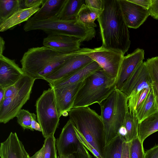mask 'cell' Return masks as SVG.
<instances>
[{"instance_id":"1","label":"cell","mask_w":158,"mask_h":158,"mask_svg":"<svg viewBox=\"0 0 158 158\" xmlns=\"http://www.w3.org/2000/svg\"><path fill=\"white\" fill-rule=\"evenodd\" d=\"M102 11L97 19L102 46L121 52L124 55L131 41L129 32L118 0H102Z\"/></svg>"},{"instance_id":"2","label":"cell","mask_w":158,"mask_h":158,"mask_svg":"<svg viewBox=\"0 0 158 158\" xmlns=\"http://www.w3.org/2000/svg\"><path fill=\"white\" fill-rule=\"evenodd\" d=\"M80 54L78 51L69 53L57 52L43 46L28 49L20 60L24 73L35 79H42L62 66L71 58Z\"/></svg>"},{"instance_id":"3","label":"cell","mask_w":158,"mask_h":158,"mask_svg":"<svg viewBox=\"0 0 158 158\" xmlns=\"http://www.w3.org/2000/svg\"><path fill=\"white\" fill-rule=\"evenodd\" d=\"M99 104L103 126V147L118 135L119 129L129 111L128 97L116 88Z\"/></svg>"},{"instance_id":"4","label":"cell","mask_w":158,"mask_h":158,"mask_svg":"<svg viewBox=\"0 0 158 158\" xmlns=\"http://www.w3.org/2000/svg\"><path fill=\"white\" fill-rule=\"evenodd\" d=\"M24 31L27 32L39 30L48 35H61L73 37L89 41L96 35L95 28L89 29L77 19L63 20L56 16L43 20L31 17L24 24Z\"/></svg>"},{"instance_id":"5","label":"cell","mask_w":158,"mask_h":158,"mask_svg":"<svg viewBox=\"0 0 158 158\" xmlns=\"http://www.w3.org/2000/svg\"><path fill=\"white\" fill-rule=\"evenodd\" d=\"M116 79L102 69L91 74L83 81L75 99L73 108L99 104L116 88Z\"/></svg>"},{"instance_id":"6","label":"cell","mask_w":158,"mask_h":158,"mask_svg":"<svg viewBox=\"0 0 158 158\" xmlns=\"http://www.w3.org/2000/svg\"><path fill=\"white\" fill-rule=\"evenodd\" d=\"M68 112L76 128L102 155L103 126L101 116L89 106L73 108Z\"/></svg>"},{"instance_id":"7","label":"cell","mask_w":158,"mask_h":158,"mask_svg":"<svg viewBox=\"0 0 158 158\" xmlns=\"http://www.w3.org/2000/svg\"><path fill=\"white\" fill-rule=\"evenodd\" d=\"M35 106L38 122L42 129L43 136L54 135L59 124L58 114L52 88L44 90L36 101Z\"/></svg>"},{"instance_id":"8","label":"cell","mask_w":158,"mask_h":158,"mask_svg":"<svg viewBox=\"0 0 158 158\" xmlns=\"http://www.w3.org/2000/svg\"><path fill=\"white\" fill-rule=\"evenodd\" d=\"M78 51L80 54L89 56L96 62L106 73L116 78L124 57V55L123 53L102 46L94 48H81Z\"/></svg>"},{"instance_id":"9","label":"cell","mask_w":158,"mask_h":158,"mask_svg":"<svg viewBox=\"0 0 158 158\" xmlns=\"http://www.w3.org/2000/svg\"><path fill=\"white\" fill-rule=\"evenodd\" d=\"M35 80L29 77L16 94L6 98L0 103V122L6 124L16 117L23 106L29 99Z\"/></svg>"},{"instance_id":"10","label":"cell","mask_w":158,"mask_h":158,"mask_svg":"<svg viewBox=\"0 0 158 158\" xmlns=\"http://www.w3.org/2000/svg\"><path fill=\"white\" fill-rule=\"evenodd\" d=\"M152 82L145 61H143L124 82L120 90L128 98L144 89H151Z\"/></svg>"},{"instance_id":"11","label":"cell","mask_w":158,"mask_h":158,"mask_svg":"<svg viewBox=\"0 0 158 158\" xmlns=\"http://www.w3.org/2000/svg\"><path fill=\"white\" fill-rule=\"evenodd\" d=\"M118 1L125 22L129 28H139L149 15L148 9L128 0Z\"/></svg>"},{"instance_id":"12","label":"cell","mask_w":158,"mask_h":158,"mask_svg":"<svg viewBox=\"0 0 158 158\" xmlns=\"http://www.w3.org/2000/svg\"><path fill=\"white\" fill-rule=\"evenodd\" d=\"M93 61L87 55L83 54L77 55L46 76L44 80L49 83L65 78Z\"/></svg>"},{"instance_id":"13","label":"cell","mask_w":158,"mask_h":158,"mask_svg":"<svg viewBox=\"0 0 158 158\" xmlns=\"http://www.w3.org/2000/svg\"><path fill=\"white\" fill-rule=\"evenodd\" d=\"M83 83L53 89L56 106L59 116H66L68 111L72 108L76 95Z\"/></svg>"},{"instance_id":"14","label":"cell","mask_w":158,"mask_h":158,"mask_svg":"<svg viewBox=\"0 0 158 158\" xmlns=\"http://www.w3.org/2000/svg\"><path fill=\"white\" fill-rule=\"evenodd\" d=\"M83 41L77 38L61 35H48L43 40L44 46L63 54L77 52L81 49Z\"/></svg>"},{"instance_id":"15","label":"cell","mask_w":158,"mask_h":158,"mask_svg":"<svg viewBox=\"0 0 158 158\" xmlns=\"http://www.w3.org/2000/svg\"><path fill=\"white\" fill-rule=\"evenodd\" d=\"M80 142L77 137L74 125L70 119L63 127L56 141V147L59 157L73 154Z\"/></svg>"},{"instance_id":"16","label":"cell","mask_w":158,"mask_h":158,"mask_svg":"<svg viewBox=\"0 0 158 158\" xmlns=\"http://www.w3.org/2000/svg\"><path fill=\"white\" fill-rule=\"evenodd\" d=\"M25 73L15 60L0 55V88L5 89L14 85Z\"/></svg>"},{"instance_id":"17","label":"cell","mask_w":158,"mask_h":158,"mask_svg":"<svg viewBox=\"0 0 158 158\" xmlns=\"http://www.w3.org/2000/svg\"><path fill=\"white\" fill-rule=\"evenodd\" d=\"M144 50L137 48L132 53L124 56L116 78V88L121 90L124 82L137 67L144 59Z\"/></svg>"},{"instance_id":"18","label":"cell","mask_w":158,"mask_h":158,"mask_svg":"<svg viewBox=\"0 0 158 158\" xmlns=\"http://www.w3.org/2000/svg\"><path fill=\"white\" fill-rule=\"evenodd\" d=\"M1 158H30L23 143L16 132H11L7 139L0 143Z\"/></svg>"},{"instance_id":"19","label":"cell","mask_w":158,"mask_h":158,"mask_svg":"<svg viewBox=\"0 0 158 158\" xmlns=\"http://www.w3.org/2000/svg\"><path fill=\"white\" fill-rule=\"evenodd\" d=\"M102 69L94 61L71 75L62 79L49 83L50 87L56 89L64 87L79 83L96 71Z\"/></svg>"},{"instance_id":"20","label":"cell","mask_w":158,"mask_h":158,"mask_svg":"<svg viewBox=\"0 0 158 158\" xmlns=\"http://www.w3.org/2000/svg\"><path fill=\"white\" fill-rule=\"evenodd\" d=\"M40 6L37 5L30 8H22L17 11L8 19L0 24V31H5L23 22L27 21L39 10Z\"/></svg>"},{"instance_id":"21","label":"cell","mask_w":158,"mask_h":158,"mask_svg":"<svg viewBox=\"0 0 158 158\" xmlns=\"http://www.w3.org/2000/svg\"><path fill=\"white\" fill-rule=\"evenodd\" d=\"M66 0H44L39 10L33 17L39 20L45 19L56 16Z\"/></svg>"},{"instance_id":"22","label":"cell","mask_w":158,"mask_h":158,"mask_svg":"<svg viewBox=\"0 0 158 158\" xmlns=\"http://www.w3.org/2000/svg\"><path fill=\"white\" fill-rule=\"evenodd\" d=\"M158 131V110L139 123L138 137L143 143L145 139L153 133Z\"/></svg>"},{"instance_id":"23","label":"cell","mask_w":158,"mask_h":158,"mask_svg":"<svg viewBox=\"0 0 158 158\" xmlns=\"http://www.w3.org/2000/svg\"><path fill=\"white\" fill-rule=\"evenodd\" d=\"M85 0H66L62 8L56 17L63 20L77 19L78 14Z\"/></svg>"},{"instance_id":"24","label":"cell","mask_w":158,"mask_h":158,"mask_svg":"<svg viewBox=\"0 0 158 158\" xmlns=\"http://www.w3.org/2000/svg\"><path fill=\"white\" fill-rule=\"evenodd\" d=\"M102 11V10L96 9L84 4L79 11L77 19L88 28H94L97 26L94 21L99 17Z\"/></svg>"},{"instance_id":"25","label":"cell","mask_w":158,"mask_h":158,"mask_svg":"<svg viewBox=\"0 0 158 158\" xmlns=\"http://www.w3.org/2000/svg\"><path fill=\"white\" fill-rule=\"evenodd\" d=\"M125 140L118 135L103 147L102 152L103 158H121L123 144Z\"/></svg>"},{"instance_id":"26","label":"cell","mask_w":158,"mask_h":158,"mask_svg":"<svg viewBox=\"0 0 158 158\" xmlns=\"http://www.w3.org/2000/svg\"><path fill=\"white\" fill-rule=\"evenodd\" d=\"M23 0H0V24L22 8Z\"/></svg>"},{"instance_id":"27","label":"cell","mask_w":158,"mask_h":158,"mask_svg":"<svg viewBox=\"0 0 158 158\" xmlns=\"http://www.w3.org/2000/svg\"><path fill=\"white\" fill-rule=\"evenodd\" d=\"M151 89H144L128 98V106L130 113L136 116L143 106Z\"/></svg>"},{"instance_id":"28","label":"cell","mask_w":158,"mask_h":158,"mask_svg":"<svg viewBox=\"0 0 158 158\" xmlns=\"http://www.w3.org/2000/svg\"><path fill=\"white\" fill-rule=\"evenodd\" d=\"M139 120L136 116L128 112L126 114L123 125L126 128L127 134L124 138L125 141L129 142L138 137Z\"/></svg>"},{"instance_id":"29","label":"cell","mask_w":158,"mask_h":158,"mask_svg":"<svg viewBox=\"0 0 158 158\" xmlns=\"http://www.w3.org/2000/svg\"><path fill=\"white\" fill-rule=\"evenodd\" d=\"M157 110L156 106L154 94L152 88L143 106L136 115V117L139 123Z\"/></svg>"},{"instance_id":"30","label":"cell","mask_w":158,"mask_h":158,"mask_svg":"<svg viewBox=\"0 0 158 158\" xmlns=\"http://www.w3.org/2000/svg\"><path fill=\"white\" fill-rule=\"evenodd\" d=\"M56 141L54 135L45 138L43 144L44 151L43 158H58Z\"/></svg>"},{"instance_id":"31","label":"cell","mask_w":158,"mask_h":158,"mask_svg":"<svg viewBox=\"0 0 158 158\" xmlns=\"http://www.w3.org/2000/svg\"><path fill=\"white\" fill-rule=\"evenodd\" d=\"M130 158H144L145 154L143 143L138 137L129 142Z\"/></svg>"},{"instance_id":"32","label":"cell","mask_w":158,"mask_h":158,"mask_svg":"<svg viewBox=\"0 0 158 158\" xmlns=\"http://www.w3.org/2000/svg\"><path fill=\"white\" fill-rule=\"evenodd\" d=\"M17 122L23 129L34 131L31 127V113L28 110L21 109L17 115Z\"/></svg>"},{"instance_id":"33","label":"cell","mask_w":158,"mask_h":158,"mask_svg":"<svg viewBox=\"0 0 158 158\" xmlns=\"http://www.w3.org/2000/svg\"><path fill=\"white\" fill-rule=\"evenodd\" d=\"M29 77L25 73L15 83L4 89V99L12 96L18 92L26 83Z\"/></svg>"},{"instance_id":"34","label":"cell","mask_w":158,"mask_h":158,"mask_svg":"<svg viewBox=\"0 0 158 158\" xmlns=\"http://www.w3.org/2000/svg\"><path fill=\"white\" fill-rule=\"evenodd\" d=\"M145 63L152 81L158 84V56L147 59Z\"/></svg>"},{"instance_id":"35","label":"cell","mask_w":158,"mask_h":158,"mask_svg":"<svg viewBox=\"0 0 158 158\" xmlns=\"http://www.w3.org/2000/svg\"><path fill=\"white\" fill-rule=\"evenodd\" d=\"M76 135L79 142L96 158H103L102 155L85 139L83 135L74 126Z\"/></svg>"},{"instance_id":"36","label":"cell","mask_w":158,"mask_h":158,"mask_svg":"<svg viewBox=\"0 0 158 158\" xmlns=\"http://www.w3.org/2000/svg\"><path fill=\"white\" fill-rule=\"evenodd\" d=\"M148 10L149 15L153 19L158 20V0H151Z\"/></svg>"},{"instance_id":"37","label":"cell","mask_w":158,"mask_h":158,"mask_svg":"<svg viewBox=\"0 0 158 158\" xmlns=\"http://www.w3.org/2000/svg\"><path fill=\"white\" fill-rule=\"evenodd\" d=\"M73 154L75 158H88L86 148L80 143L76 151Z\"/></svg>"},{"instance_id":"38","label":"cell","mask_w":158,"mask_h":158,"mask_svg":"<svg viewBox=\"0 0 158 158\" xmlns=\"http://www.w3.org/2000/svg\"><path fill=\"white\" fill-rule=\"evenodd\" d=\"M85 2L86 6L96 9L102 10V0H85Z\"/></svg>"},{"instance_id":"39","label":"cell","mask_w":158,"mask_h":158,"mask_svg":"<svg viewBox=\"0 0 158 158\" xmlns=\"http://www.w3.org/2000/svg\"><path fill=\"white\" fill-rule=\"evenodd\" d=\"M144 158H158V144L146 151Z\"/></svg>"},{"instance_id":"40","label":"cell","mask_w":158,"mask_h":158,"mask_svg":"<svg viewBox=\"0 0 158 158\" xmlns=\"http://www.w3.org/2000/svg\"><path fill=\"white\" fill-rule=\"evenodd\" d=\"M44 0H25L24 1L25 8H30L42 5Z\"/></svg>"},{"instance_id":"41","label":"cell","mask_w":158,"mask_h":158,"mask_svg":"<svg viewBox=\"0 0 158 158\" xmlns=\"http://www.w3.org/2000/svg\"><path fill=\"white\" fill-rule=\"evenodd\" d=\"M128 1L148 10L151 3V0H128Z\"/></svg>"},{"instance_id":"42","label":"cell","mask_w":158,"mask_h":158,"mask_svg":"<svg viewBox=\"0 0 158 158\" xmlns=\"http://www.w3.org/2000/svg\"><path fill=\"white\" fill-rule=\"evenodd\" d=\"M31 127L33 130L42 132L41 127L36 121V115L34 113H31Z\"/></svg>"},{"instance_id":"43","label":"cell","mask_w":158,"mask_h":158,"mask_svg":"<svg viewBox=\"0 0 158 158\" xmlns=\"http://www.w3.org/2000/svg\"><path fill=\"white\" fill-rule=\"evenodd\" d=\"M121 158H130L129 142H127L125 141L123 142L122 154Z\"/></svg>"},{"instance_id":"44","label":"cell","mask_w":158,"mask_h":158,"mask_svg":"<svg viewBox=\"0 0 158 158\" xmlns=\"http://www.w3.org/2000/svg\"><path fill=\"white\" fill-rule=\"evenodd\" d=\"M152 88L155 97L156 106L158 110V84L155 81H153Z\"/></svg>"},{"instance_id":"45","label":"cell","mask_w":158,"mask_h":158,"mask_svg":"<svg viewBox=\"0 0 158 158\" xmlns=\"http://www.w3.org/2000/svg\"><path fill=\"white\" fill-rule=\"evenodd\" d=\"M44 151V146L43 145L42 147L38 151L36 152L33 156L30 158H43Z\"/></svg>"},{"instance_id":"46","label":"cell","mask_w":158,"mask_h":158,"mask_svg":"<svg viewBox=\"0 0 158 158\" xmlns=\"http://www.w3.org/2000/svg\"><path fill=\"white\" fill-rule=\"evenodd\" d=\"M127 134V131L126 128L123 125L119 129L118 134L123 137L124 139Z\"/></svg>"},{"instance_id":"47","label":"cell","mask_w":158,"mask_h":158,"mask_svg":"<svg viewBox=\"0 0 158 158\" xmlns=\"http://www.w3.org/2000/svg\"><path fill=\"white\" fill-rule=\"evenodd\" d=\"M5 49V42L3 39L0 37V55H3V52Z\"/></svg>"},{"instance_id":"48","label":"cell","mask_w":158,"mask_h":158,"mask_svg":"<svg viewBox=\"0 0 158 158\" xmlns=\"http://www.w3.org/2000/svg\"><path fill=\"white\" fill-rule=\"evenodd\" d=\"M4 89L0 88V103L4 99Z\"/></svg>"},{"instance_id":"49","label":"cell","mask_w":158,"mask_h":158,"mask_svg":"<svg viewBox=\"0 0 158 158\" xmlns=\"http://www.w3.org/2000/svg\"><path fill=\"white\" fill-rule=\"evenodd\" d=\"M59 158H75L74 154H70L59 157Z\"/></svg>"}]
</instances>
